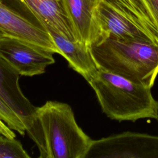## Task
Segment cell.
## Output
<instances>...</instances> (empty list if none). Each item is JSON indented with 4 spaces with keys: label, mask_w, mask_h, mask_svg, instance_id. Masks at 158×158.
Wrapping results in <instances>:
<instances>
[{
    "label": "cell",
    "mask_w": 158,
    "mask_h": 158,
    "mask_svg": "<svg viewBox=\"0 0 158 158\" xmlns=\"http://www.w3.org/2000/svg\"><path fill=\"white\" fill-rule=\"evenodd\" d=\"M147 14L158 31V0H135Z\"/></svg>",
    "instance_id": "cell-14"
},
{
    "label": "cell",
    "mask_w": 158,
    "mask_h": 158,
    "mask_svg": "<svg viewBox=\"0 0 158 158\" xmlns=\"http://www.w3.org/2000/svg\"><path fill=\"white\" fill-rule=\"evenodd\" d=\"M0 30L59 54L45 27L23 0H0Z\"/></svg>",
    "instance_id": "cell-5"
},
{
    "label": "cell",
    "mask_w": 158,
    "mask_h": 158,
    "mask_svg": "<svg viewBox=\"0 0 158 158\" xmlns=\"http://www.w3.org/2000/svg\"><path fill=\"white\" fill-rule=\"evenodd\" d=\"M26 131L41 158H85L92 140L77 124L72 107L54 101L36 107Z\"/></svg>",
    "instance_id": "cell-1"
},
{
    "label": "cell",
    "mask_w": 158,
    "mask_h": 158,
    "mask_svg": "<svg viewBox=\"0 0 158 158\" xmlns=\"http://www.w3.org/2000/svg\"><path fill=\"white\" fill-rule=\"evenodd\" d=\"M0 134L9 138H15V134L3 121L0 119Z\"/></svg>",
    "instance_id": "cell-15"
},
{
    "label": "cell",
    "mask_w": 158,
    "mask_h": 158,
    "mask_svg": "<svg viewBox=\"0 0 158 158\" xmlns=\"http://www.w3.org/2000/svg\"><path fill=\"white\" fill-rule=\"evenodd\" d=\"M87 81L102 112L110 119L157 120L158 101L154 98L151 87L99 68Z\"/></svg>",
    "instance_id": "cell-2"
},
{
    "label": "cell",
    "mask_w": 158,
    "mask_h": 158,
    "mask_svg": "<svg viewBox=\"0 0 158 158\" xmlns=\"http://www.w3.org/2000/svg\"><path fill=\"white\" fill-rule=\"evenodd\" d=\"M54 52L24 40L4 35L0 38V54L20 74L33 77L43 74L55 62Z\"/></svg>",
    "instance_id": "cell-7"
},
{
    "label": "cell",
    "mask_w": 158,
    "mask_h": 158,
    "mask_svg": "<svg viewBox=\"0 0 158 158\" xmlns=\"http://www.w3.org/2000/svg\"><path fill=\"white\" fill-rule=\"evenodd\" d=\"M98 68L152 88L158 75V44L107 37L89 46Z\"/></svg>",
    "instance_id": "cell-3"
},
{
    "label": "cell",
    "mask_w": 158,
    "mask_h": 158,
    "mask_svg": "<svg viewBox=\"0 0 158 158\" xmlns=\"http://www.w3.org/2000/svg\"><path fill=\"white\" fill-rule=\"evenodd\" d=\"M4 35H5V34H4V33L2 30H0V38H1V37H2V36H3Z\"/></svg>",
    "instance_id": "cell-16"
},
{
    "label": "cell",
    "mask_w": 158,
    "mask_h": 158,
    "mask_svg": "<svg viewBox=\"0 0 158 158\" xmlns=\"http://www.w3.org/2000/svg\"><path fill=\"white\" fill-rule=\"evenodd\" d=\"M19 72L0 54V99L21 119L26 131L33 122L36 107L23 94Z\"/></svg>",
    "instance_id": "cell-8"
},
{
    "label": "cell",
    "mask_w": 158,
    "mask_h": 158,
    "mask_svg": "<svg viewBox=\"0 0 158 158\" xmlns=\"http://www.w3.org/2000/svg\"><path fill=\"white\" fill-rule=\"evenodd\" d=\"M157 120H158V118H157Z\"/></svg>",
    "instance_id": "cell-17"
},
{
    "label": "cell",
    "mask_w": 158,
    "mask_h": 158,
    "mask_svg": "<svg viewBox=\"0 0 158 158\" xmlns=\"http://www.w3.org/2000/svg\"><path fill=\"white\" fill-rule=\"evenodd\" d=\"M47 31L56 44L59 54L67 60L70 67L88 81L98 69L89 46L82 42L70 41L52 30Z\"/></svg>",
    "instance_id": "cell-11"
},
{
    "label": "cell",
    "mask_w": 158,
    "mask_h": 158,
    "mask_svg": "<svg viewBox=\"0 0 158 158\" xmlns=\"http://www.w3.org/2000/svg\"><path fill=\"white\" fill-rule=\"evenodd\" d=\"M46 30H52L72 41H78L63 0H23Z\"/></svg>",
    "instance_id": "cell-10"
},
{
    "label": "cell",
    "mask_w": 158,
    "mask_h": 158,
    "mask_svg": "<svg viewBox=\"0 0 158 158\" xmlns=\"http://www.w3.org/2000/svg\"><path fill=\"white\" fill-rule=\"evenodd\" d=\"M102 0H63L78 41L89 46L99 42L101 32L98 12Z\"/></svg>",
    "instance_id": "cell-9"
},
{
    "label": "cell",
    "mask_w": 158,
    "mask_h": 158,
    "mask_svg": "<svg viewBox=\"0 0 158 158\" xmlns=\"http://www.w3.org/2000/svg\"><path fill=\"white\" fill-rule=\"evenodd\" d=\"M85 158H158V136L125 131L92 139Z\"/></svg>",
    "instance_id": "cell-6"
},
{
    "label": "cell",
    "mask_w": 158,
    "mask_h": 158,
    "mask_svg": "<svg viewBox=\"0 0 158 158\" xmlns=\"http://www.w3.org/2000/svg\"><path fill=\"white\" fill-rule=\"evenodd\" d=\"M21 143L0 134V158H30Z\"/></svg>",
    "instance_id": "cell-12"
},
{
    "label": "cell",
    "mask_w": 158,
    "mask_h": 158,
    "mask_svg": "<svg viewBox=\"0 0 158 158\" xmlns=\"http://www.w3.org/2000/svg\"><path fill=\"white\" fill-rule=\"evenodd\" d=\"M98 20L101 32L99 41L112 37L158 44L157 28L135 0H102L98 9Z\"/></svg>",
    "instance_id": "cell-4"
},
{
    "label": "cell",
    "mask_w": 158,
    "mask_h": 158,
    "mask_svg": "<svg viewBox=\"0 0 158 158\" xmlns=\"http://www.w3.org/2000/svg\"><path fill=\"white\" fill-rule=\"evenodd\" d=\"M0 119L10 129L23 136L26 131L25 125L19 116L0 99Z\"/></svg>",
    "instance_id": "cell-13"
}]
</instances>
